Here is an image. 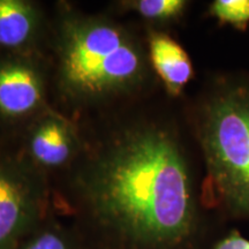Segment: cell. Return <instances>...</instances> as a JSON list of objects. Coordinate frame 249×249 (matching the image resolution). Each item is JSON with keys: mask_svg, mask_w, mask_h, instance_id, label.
<instances>
[{"mask_svg": "<svg viewBox=\"0 0 249 249\" xmlns=\"http://www.w3.org/2000/svg\"><path fill=\"white\" fill-rule=\"evenodd\" d=\"M80 181L93 220L126 247L171 249L192 234L191 172L178 138L166 127L143 124L117 134Z\"/></svg>", "mask_w": 249, "mask_h": 249, "instance_id": "obj_1", "label": "cell"}, {"mask_svg": "<svg viewBox=\"0 0 249 249\" xmlns=\"http://www.w3.org/2000/svg\"><path fill=\"white\" fill-rule=\"evenodd\" d=\"M58 42L59 88L71 101L107 102L135 91L148 79L140 43L107 18H67Z\"/></svg>", "mask_w": 249, "mask_h": 249, "instance_id": "obj_2", "label": "cell"}, {"mask_svg": "<svg viewBox=\"0 0 249 249\" xmlns=\"http://www.w3.org/2000/svg\"><path fill=\"white\" fill-rule=\"evenodd\" d=\"M196 136L203 154V198L249 217V79L218 80L198 104Z\"/></svg>", "mask_w": 249, "mask_h": 249, "instance_id": "obj_3", "label": "cell"}, {"mask_svg": "<svg viewBox=\"0 0 249 249\" xmlns=\"http://www.w3.org/2000/svg\"><path fill=\"white\" fill-rule=\"evenodd\" d=\"M36 183L20 167L0 161V249H15L39 210Z\"/></svg>", "mask_w": 249, "mask_h": 249, "instance_id": "obj_4", "label": "cell"}, {"mask_svg": "<svg viewBox=\"0 0 249 249\" xmlns=\"http://www.w3.org/2000/svg\"><path fill=\"white\" fill-rule=\"evenodd\" d=\"M44 102L43 76L24 59L0 61V114L18 119L39 110Z\"/></svg>", "mask_w": 249, "mask_h": 249, "instance_id": "obj_5", "label": "cell"}, {"mask_svg": "<svg viewBox=\"0 0 249 249\" xmlns=\"http://www.w3.org/2000/svg\"><path fill=\"white\" fill-rule=\"evenodd\" d=\"M77 150V138L66 120L55 116L40 119L28 139V152L36 164L48 169L68 163Z\"/></svg>", "mask_w": 249, "mask_h": 249, "instance_id": "obj_6", "label": "cell"}, {"mask_svg": "<svg viewBox=\"0 0 249 249\" xmlns=\"http://www.w3.org/2000/svg\"><path fill=\"white\" fill-rule=\"evenodd\" d=\"M148 57L169 95L179 96L194 76V67L186 50L167 34L151 31Z\"/></svg>", "mask_w": 249, "mask_h": 249, "instance_id": "obj_7", "label": "cell"}, {"mask_svg": "<svg viewBox=\"0 0 249 249\" xmlns=\"http://www.w3.org/2000/svg\"><path fill=\"white\" fill-rule=\"evenodd\" d=\"M39 27V14L22 0H0V46L21 49L33 42Z\"/></svg>", "mask_w": 249, "mask_h": 249, "instance_id": "obj_8", "label": "cell"}, {"mask_svg": "<svg viewBox=\"0 0 249 249\" xmlns=\"http://www.w3.org/2000/svg\"><path fill=\"white\" fill-rule=\"evenodd\" d=\"M185 0H135L126 2V7L154 22H171L185 13Z\"/></svg>", "mask_w": 249, "mask_h": 249, "instance_id": "obj_9", "label": "cell"}, {"mask_svg": "<svg viewBox=\"0 0 249 249\" xmlns=\"http://www.w3.org/2000/svg\"><path fill=\"white\" fill-rule=\"evenodd\" d=\"M209 14L220 24L245 31L249 26V0H214L209 6Z\"/></svg>", "mask_w": 249, "mask_h": 249, "instance_id": "obj_10", "label": "cell"}, {"mask_svg": "<svg viewBox=\"0 0 249 249\" xmlns=\"http://www.w3.org/2000/svg\"><path fill=\"white\" fill-rule=\"evenodd\" d=\"M22 249H71L70 241L55 230H45L31 238Z\"/></svg>", "mask_w": 249, "mask_h": 249, "instance_id": "obj_11", "label": "cell"}, {"mask_svg": "<svg viewBox=\"0 0 249 249\" xmlns=\"http://www.w3.org/2000/svg\"><path fill=\"white\" fill-rule=\"evenodd\" d=\"M213 249H249V240L245 239L240 233L232 232L218 242Z\"/></svg>", "mask_w": 249, "mask_h": 249, "instance_id": "obj_12", "label": "cell"}]
</instances>
